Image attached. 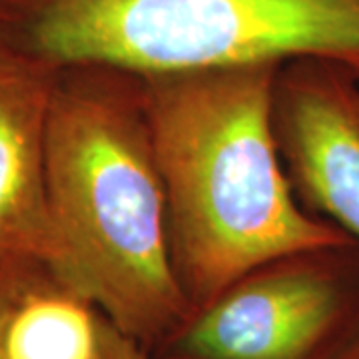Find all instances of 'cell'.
Wrapping results in <instances>:
<instances>
[{
    "instance_id": "obj_4",
    "label": "cell",
    "mask_w": 359,
    "mask_h": 359,
    "mask_svg": "<svg viewBox=\"0 0 359 359\" xmlns=\"http://www.w3.org/2000/svg\"><path fill=\"white\" fill-rule=\"evenodd\" d=\"M311 256V254H308ZM308 256L252 271L164 341L166 359H304L334 325L339 290Z\"/></svg>"
},
{
    "instance_id": "obj_8",
    "label": "cell",
    "mask_w": 359,
    "mask_h": 359,
    "mask_svg": "<svg viewBox=\"0 0 359 359\" xmlns=\"http://www.w3.org/2000/svg\"><path fill=\"white\" fill-rule=\"evenodd\" d=\"M98 359H148L146 347L118 332L110 321L100 323V355Z\"/></svg>"
},
{
    "instance_id": "obj_3",
    "label": "cell",
    "mask_w": 359,
    "mask_h": 359,
    "mask_svg": "<svg viewBox=\"0 0 359 359\" xmlns=\"http://www.w3.org/2000/svg\"><path fill=\"white\" fill-rule=\"evenodd\" d=\"M0 50L54 72L318 58L359 78V0H0Z\"/></svg>"
},
{
    "instance_id": "obj_6",
    "label": "cell",
    "mask_w": 359,
    "mask_h": 359,
    "mask_svg": "<svg viewBox=\"0 0 359 359\" xmlns=\"http://www.w3.org/2000/svg\"><path fill=\"white\" fill-rule=\"evenodd\" d=\"M58 72L0 50V259L60 264L46 182V126Z\"/></svg>"
},
{
    "instance_id": "obj_1",
    "label": "cell",
    "mask_w": 359,
    "mask_h": 359,
    "mask_svg": "<svg viewBox=\"0 0 359 359\" xmlns=\"http://www.w3.org/2000/svg\"><path fill=\"white\" fill-rule=\"evenodd\" d=\"M283 65L140 76L172 264L194 311L256 269L353 244L304 210L287 178L273 122Z\"/></svg>"
},
{
    "instance_id": "obj_2",
    "label": "cell",
    "mask_w": 359,
    "mask_h": 359,
    "mask_svg": "<svg viewBox=\"0 0 359 359\" xmlns=\"http://www.w3.org/2000/svg\"><path fill=\"white\" fill-rule=\"evenodd\" d=\"M46 182L60 244L52 276L142 347L164 344L194 308L172 264L138 74L110 66L58 72Z\"/></svg>"
},
{
    "instance_id": "obj_5",
    "label": "cell",
    "mask_w": 359,
    "mask_h": 359,
    "mask_svg": "<svg viewBox=\"0 0 359 359\" xmlns=\"http://www.w3.org/2000/svg\"><path fill=\"white\" fill-rule=\"evenodd\" d=\"M273 122L299 202L359 245V78L318 58L285 62Z\"/></svg>"
},
{
    "instance_id": "obj_7",
    "label": "cell",
    "mask_w": 359,
    "mask_h": 359,
    "mask_svg": "<svg viewBox=\"0 0 359 359\" xmlns=\"http://www.w3.org/2000/svg\"><path fill=\"white\" fill-rule=\"evenodd\" d=\"M102 316L36 262H0V359H98Z\"/></svg>"
},
{
    "instance_id": "obj_9",
    "label": "cell",
    "mask_w": 359,
    "mask_h": 359,
    "mask_svg": "<svg viewBox=\"0 0 359 359\" xmlns=\"http://www.w3.org/2000/svg\"><path fill=\"white\" fill-rule=\"evenodd\" d=\"M0 262H2V259H0Z\"/></svg>"
}]
</instances>
